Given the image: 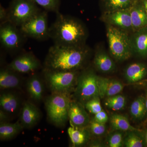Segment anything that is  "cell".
<instances>
[{
	"mask_svg": "<svg viewBox=\"0 0 147 147\" xmlns=\"http://www.w3.org/2000/svg\"><path fill=\"white\" fill-rule=\"evenodd\" d=\"M89 52L85 45L63 46L54 44L47 52L43 69L77 71L84 64Z\"/></svg>",
	"mask_w": 147,
	"mask_h": 147,
	"instance_id": "6da1fadb",
	"label": "cell"
},
{
	"mask_svg": "<svg viewBox=\"0 0 147 147\" xmlns=\"http://www.w3.org/2000/svg\"><path fill=\"white\" fill-rule=\"evenodd\" d=\"M50 27V38L54 44L63 46H82L87 38L86 27L81 21L59 12Z\"/></svg>",
	"mask_w": 147,
	"mask_h": 147,
	"instance_id": "7a4b0ae2",
	"label": "cell"
},
{
	"mask_svg": "<svg viewBox=\"0 0 147 147\" xmlns=\"http://www.w3.org/2000/svg\"><path fill=\"white\" fill-rule=\"evenodd\" d=\"M71 100L69 94L53 93L45 102L48 119L57 126H63L69 119L68 112Z\"/></svg>",
	"mask_w": 147,
	"mask_h": 147,
	"instance_id": "3957f363",
	"label": "cell"
},
{
	"mask_svg": "<svg viewBox=\"0 0 147 147\" xmlns=\"http://www.w3.org/2000/svg\"><path fill=\"white\" fill-rule=\"evenodd\" d=\"M107 36L110 54L115 59L123 61L131 57L130 37L125 31L109 25Z\"/></svg>",
	"mask_w": 147,
	"mask_h": 147,
	"instance_id": "277c9868",
	"label": "cell"
},
{
	"mask_svg": "<svg viewBox=\"0 0 147 147\" xmlns=\"http://www.w3.org/2000/svg\"><path fill=\"white\" fill-rule=\"evenodd\" d=\"M43 74L47 86L53 93L69 94L77 84L78 72L55 71L43 69Z\"/></svg>",
	"mask_w": 147,
	"mask_h": 147,
	"instance_id": "5b68a950",
	"label": "cell"
},
{
	"mask_svg": "<svg viewBox=\"0 0 147 147\" xmlns=\"http://www.w3.org/2000/svg\"><path fill=\"white\" fill-rule=\"evenodd\" d=\"M27 38L20 28L14 24L9 21L0 24L1 45L9 53H16L21 50Z\"/></svg>",
	"mask_w": 147,
	"mask_h": 147,
	"instance_id": "8992f818",
	"label": "cell"
},
{
	"mask_svg": "<svg viewBox=\"0 0 147 147\" xmlns=\"http://www.w3.org/2000/svg\"><path fill=\"white\" fill-rule=\"evenodd\" d=\"M46 11H40L19 27L27 38L40 41L50 38V27Z\"/></svg>",
	"mask_w": 147,
	"mask_h": 147,
	"instance_id": "52a82bcc",
	"label": "cell"
},
{
	"mask_svg": "<svg viewBox=\"0 0 147 147\" xmlns=\"http://www.w3.org/2000/svg\"><path fill=\"white\" fill-rule=\"evenodd\" d=\"M7 11L9 22L18 27L40 11L32 0H12Z\"/></svg>",
	"mask_w": 147,
	"mask_h": 147,
	"instance_id": "ba28073f",
	"label": "cell"
},
{
	"mask_svg": "<svg viewBox=\"0 0 147 147\" xmlns=\"http://www.w3.org/2000/svg\"><path fill=\"white\" fill-rule=\"evenodd\" d=\"M98 78V76L91 70L84 71L79 75L75 94L79 102L84 105L88 100L99 96Z\"/></svg>",
	"mask_w": 147,
	"mask_h": 147,
	"instance_id": "9c48e42d",
	"label": "cell"
},
{
	"mask_svg": "<svg viewBox=\"0 0 147 147\" xmlns=\"http://www.w3.org/2000/svg\"><path fill=\"white\" fill-rule=\"evenodd\" d=\"M7 66L20 74L34 73L41 67L39 60L31 52L18 55Z\"/></svg>",
	"mask_w": 147,
	"mask_h": 147,
	"instance_id": "30bf717a",
	"label": "cell"
},
{
	"mask_svg": "<svg viewBox=\"0 0 147 147\" xmlns=\"http://www.w3.org/2000/svg\"><path fill=\"white\" fill-rule=\"evenodd\" d=\"M104 20L109 25L125 31L129 30H132L130 8L107 11L104 14Z\"/></svg>",
	"mask_w": 147,
	"mask_h": 147,
	"instance_id": "8fae6325",
	"label": "cell"
},
{
	"mask_svg": "<svg viewBox=\"0 0 147 147\" xmlns=\"http://www.w3.org/2000/svg\"><path fill=\"white\" fill-rule=\"evenodd\" d=\"M83 103L79 101H71L68 112L69 119L71 126L85 128L90 121L89 117Z\"/></svg>",
	"mask_w": 147,
	"mask_h": 147,
	"instance_id": "7c38bea8",
	"label": "cell"
},
{
	"mask_svg": "<svg viewBox=\"0 0 147 147\" xmlns=\"http://www.w3.org/2000/svg\"><path fill=\"white\" fill-rule=\"evenodd\" d=\"M98 85L100 98L113 96L123 90L124 84L117 79L98 77Z\"/></svg>",
	"mask_w": 147,
	"mask_h": 147,
	"instance_id": "4fadbf2b",
	"label": "cell"
},
{
	"mask_svg": "<svg viewBox=\"0 0 147 147\" xmlns=\"http://www.w3.org/2000/svg\"><path fill=\"white\" fill-rule=\"evenodd\" d=\"M40 111L32 102L24 103L21 111L19 121L24 128H31L38 122L40 118Z\"/></svg>",
	"mask_w": 147,
	"mask_h": 147,
	"instance_id": "5bb4252c",
	"label": "cell"
},
{
	"mask_svg": "<svg viewBox=\"0 0 147 147\" xmlns=\"http://www.w3.org/2000/svg\"><path fill=\"white\" fill-rule=\"evenodd\" d=\"M134 32L130 37L132 53L142 57H147V26Z\"/></svg>",
	"mask_w": 147,
	"mask_h": 147,
	"instance_id": "9a60e30c",
	"label": "cell"
},
{
	"mask_svg": "<svg viewBox=\"0 0 147 147\" xmlns=\"http://www.w3.org/2000/svg\"><path fill=\"white\" fill-rule=\"evenodd\" d=\"M20 74L17 73L7 66L0 71V88L1 89L18 88L21 86L22 79Z\"/></svg>",
	"mask_w": 147,
	"mask_h": 147,
	"instance_id": "2e32d148",
	"label": "cell"
},
{
	"mask_svg": "<svg viewBox=\"0 0 147 147\" xmlns=\"http://www.w3.org/2000/svg\"><path fill=\"white\" fill-rule=\"evenodd\" d=\"M130 12L133 32L147 26V13L141 1L137 0L130 7Z\"/></svg>",
	"mask_w": 147,
	"mask_h": 147,
	"instance_id": "e0dca14e",
	"label": "cell"
},
{
	"mask_svg": "<svg viewBox=\"0 0 147 147\" xmlns=\"http://www.w3.org/2000/svg\"><path fill=\"white\" fill-rule=\"evenodd\" d=\"M41 78L38 74L30 76L27 82L28 94L33 100L39 101L42 99L44 94V86Z\"/></svg>",
	"mask_w": 147,
	"mask_h": 147,
	"instance_id": "ac0fdd59",
	"label": "cell"
},
{
	"mask_svg": "<svg viewBox=\"0 0 147 147\" xmlns=\"http://www.w3.org/2000/svg\"><path fill=\"white\" fill-rule=\"evenodd\" d=\"M147 74V67L145 64L136 63L129 65L125 70V78L129 83L140 82Z\"/></svg>",
	"mask_w": 147,
	"mask_h": 147,
	"instance_id": "d6986e66",
	"label": "cell"
},
{
	"mask_svg": "<svg viewBox=\"0 0 147 147\" xmlns=\"http://www.w3.org/2000/svg\"><path fill=\"white\" fill-rule=\"evenodd\" d=\"M1 110L7 113H15L20 106V100L15 94L10 92H5L0 96Z\"/></svg>",
	"mask_w": 147,
	"mask_h": 147,
	"instance_id": "ffe728a7",
	"label": "cell"
},
{
	"mask_svg": "<svg viewBox=\"0 0 147 147\" xmlns=\"http://www.w3.org/2000/svg\"><path fill=\"white\" fill-rule=\"evenodd\" d=\"M94 63L98 70L104 73L114 71L115 65L110 56L104 52L96 53L94 59Z\"/></svg>",
	"mask_w": 147,
	"mask_h": 147,
	"instance_id": "44dd1931",
	"label": "cell"
},
{
	"mask_svg": "<svg viewBox=\"0 0 147 147\" xmlns=\"http://www.w3.org/2000/svg\"><path fill=\"white\" fill-rule=\"evenodd\" d=\"M24 129V127L22 126L19 120L14 123H1L0 139L2 141H7L13 139Z\"/></svg>",
	"mask_w": 147,
	"mask_h": 147,
	"instance_id": "7402d4cb",
	"label": "cell"
},
{
	"mask_svg": "<svg viewBox=\"0 0 147 147\" xmlns=\"http://www.w3.org/2000/svg\"><path fill=\"white\" fill-rule=\"evenodd\" d=\"M129 113L134 120L140 121L144 119L147 116L145 98L140 96L135 99L130 105Z\"/></svg>",
	"mask_w": 147,
	"mask_h": 147,
	"instance_id": "603a6c76",
	"label": "cell"
},
{
	"mask_svg": "<svg viewBox=\"0 0 147 147\" xmlns=\"http://www.w3.org/2000/svg\"><path fill=\"white\" fill-rule=\"evenodd\" d=\"M86 128H79L71 125L69 127L67 133L73 146H82L88 141L89 132Z\"/></svg>",
	"mask_w": 147,
	"mask_h": 147,
	"instance_id": "cb8c5ba5",
	"label": "cell"
},
{
	"mask_svg": "<svg viewBox=\"0 0 147 147\" xmlns=\"http://www.w3.org/2000/svg\"><path fill=\"white\" fill-rule=\"evenodd\" d=\"M110 126L113 130L127 131L131 130H139L131 125L128 119L123 115L113 114L110 119Z\"/></svg>",
	"mask_w": 147,
	"mask_h": 147,
	"instance_id": "d4e9b609",
	"label": "cell"
},
{
	"mask_svg": "<svg viewBox=\"0 0 147 147\" xmlns=\"http://www.w3.org/2000/svg\"><path fill=\"white\" fill-rule=\"evenodd\" d=\"M123 146L126 147H143L146 146L144 134L140 130L126 131L124 137Z\"/></svg>",
	"mask_w": 147,
	"mask_h": 147,
	"instance_id": "484cf974",
	"label": "cell"
},
{
	"mask_svg": "<svg viewBox=\"0 0 147 147\" xmlns=\"http://www.w3.org/2000/svg\"><path fill=\"white\" fill-rule=\"evenodd\" d=\"M104 104L106 107L111 110L119 111L125 107L126 98L123 95L118 94L105 98Z\"/></svg>",
	"mask_w": 147,
	"mask_h": 147,
	"instance_id": "4316f807",
	"label": "cell"
},
{
	"mask_svg": "<svg viewBox=\"0 0 147 147\" xmlns=\"http://www.w3.org/2000/svg\"><path fill=\"white\" fill-rule=\"evenodd\" d=\"M137 0H105L107 11H113L130 8Z\"/></svg>",
	"mask_w": 147,
	"mask_h": 147,
	"instance_id": "83f0119b",
	"label": "cell"
},
{
	"mask_svg": "<svg viewBox=\"0 0 147 147\" xmlns=\"http://www.w3.org/2000/svg\"><path fill=\"white\" fill-rule=\"evenodd\" d=\"M123 131L113 130L107 138V144L110 147H121L123 146Z\"/></svg>",
	"mask_w": 147,
	"mask_h": 147,
	"instance_id": "f1b7e54d",
	"label": "cell"
},
{
	"mask_svg": "<svg viewBox=\"0 0 147 147\" xmlns=\"http://www.w3.org/2000/svg\"><path fill=\"white\" fill-rule=\"evenodd\" d=\"M36 5L42 7L45 11L57 13L59 9L60 0H32Z\"/></svg>",
	"mask_w": 147,
	"mask_h": 147,
	"instance_id": "f546056e",
	"label": "cell"
},
{
	"mask_svg": "<svg viewBox=\"0 0 147 147\" xmlns=\"http://www.w3.org/2000/svg\"><path fill=\"white\" fill-rule=\"evenodd\" d=\"M84 105L87 111L94 115L102 110L99 96L93 98L88 100L84 103Z\"/></svg>",
	"mask_w": 147,
	"mask_h": 147,
	"instance_id": "4dcf8cb0",
	"label": "cell"
},
{
	"mask_svg": "<svg viewBox=\"0 0 147 147\" xmlns=\"http://www.w3.org/2000/svg\"><path fill=\"white\" fill-rule=\"evenodd\" d=\"M88 126L90 132L95 136H99L103 135L106 131L105 124L98 123L93 119L90 121Z\"/></svg>",
	"mask_w": 147,
	"mask_h": 147,
	"instance_id": "1f68e13d",
	"label": "cell"
},
{
	"mask_svg": "<svg viewBox=\"0 0 147 147\" xmlns=\"http://www.w3.org/2000/svg\"><path fill=\"white\" fill-rule=\"evenodd\" d=\"M94 120L99 123L105 124L109 120L108 115L103 110L95 114Z\"/></svg>",
	"mask_w": 147,
	"mask_h": 147,
	"instance_id": "d6a6232c",
	"label": "cell"
},
{
	"mask_svg": "<svg viewBox=\"0 0 147 147\" xmlns=\"http://www.w3.org/2000/svg\"><path fill=\"white\" fill-rule=\"evenodd\" d=\"M8 21V14L7 9L5 8L1 5H0V24Z\"/></svg>",
	"mask_w": 147,
	"mask_h": 147,
	"instance_id": "836d02e7",
	"label": "cell"
},
{
	"mask_svg": "<svg viewBox=\"0 0 147 147\" xmlns=\"http://www.w3.org/2000/svg\"><path fill=\"white\" fill-rule=\"evenodd\" d=\"M8 120V114L3 110H0V121L1 123L7 122Z\"/></svg>",
	"mask_w": 147,
	"mask_h": 147,
	"instance_id": "e575fe53",
	"label": "cell"
},
{
	"mask_svg": "<svg viewBox=\"0 0 147 147\" xmlns=\"http://www.w3.org/2000/svg\"><path fill=\"white\" fill-rule=\"evenodd\" d=\"M140 1L142 3V5L147 13V0H141Z\"/></svg>",
	"mask_w": 147,
	"mask_h": 147,
	"instance_id": "d590c367",
	"label": "cell"
},
{
	"mask_svg": "<svg viewBox=\"0 0 147 147\" xmlns=\"http://www.w3.org/2000/svg\"><path fill=\"white\" fill-rule=\"evenodd\" d=\"M144 137L145 142H146V145L147 146V129L145 130L144 133Z\"/></svg>",
	"mask_w": 147,
	"mask_h": 147,
	"instance_id": "8d00e7d4",
	"label": "cell"
},
{
	"mask_svg": "<svg viewBox=\"0 0 147 147\" xmlns=\"http://www.w3.org/2000/svg\"><path fill=\"white\" fill-rule=\"evenodd\" d=\"M145 99H146V107L147 109V116H146V121H147V92L146 93V98H145Z\"/></svg>",
	"mask_w": 147,
	"mask_h": 147,
	"instance_id": "74e56055",
	"label": "cell"
}]
</instances>
